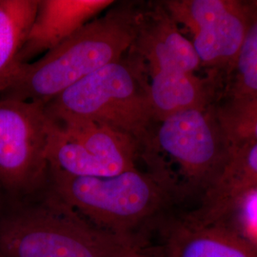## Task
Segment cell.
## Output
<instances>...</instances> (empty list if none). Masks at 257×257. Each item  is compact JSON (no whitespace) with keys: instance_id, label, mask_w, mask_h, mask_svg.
<instances>
[{"instance_id":"cell-6","label":"cell","mask_w":257,"mask_h":257,"mask_svg":"<svg viewBox=\"0 0 257 257\" xmlns=\"http://www.w3.org/2000/svg\"><path fill=\"white\" fill-rule=\"evenodd\" d=\"M49 128L44 105L0 99V183L10 196L25 199L48 183Z\"/></svg>"},{"instance_id":"cell-9","label":"cell","mask_w":257,"mask_h":257,"mask_svg":"<svg viewBox=\"0 0 257 257\" xmlns=\"http://www.w3.org/2000/svg\"><path fill=\"white\" fill-rule=\"evenodd\" d=\"M162 237L159 257H257V243L227 222L202 223L187 212L164 216L157 227Z\"/></svg>"},{"instance_id":"cell-13","label":"cell","mask_w":257,"mask_h":257,"mask_svg":"<svg viewBox=\"0 0 257 257\" xmlns=\"http://www.w3.org/2000/svg\"><path fill=\"white\" fill-rule=\"evenodd\" d=\"M37 6L38 0H0V76L16 61Z\"/></svg>"},{"instance_id":"cell-17","label":"cell","mask_w":257,"mask_h":257,"mask_svg":"<svg viewBox=\"0 0 257 257\" xmlns=\"http://www.w3.org/2000/svg\"><path fill=\"white\" fill-rule=\"evenodd\" d=\"M2 192V187H1V183H0V193Z\"/></svg>"},{"instance_id":"cell-8","label":"cell","mask_w":257,"mask_h":257,"mask_svg":"<svg viewBox=\"0 0 257 257\" xmlns=\"http://www.w3.org/2000/svg\"><path fill=\"white\" fill-rule=\"evenodd\" d=\"M162 4L176 25L191 34L200 64L233 65L253 13L248 4L236 0H170Z\"/></svg>"},{"instance_id":"cell-15","label":"cell","mask_w":257,"mask_h":257,"mask_svg":"<svg viewBox=\"0 0 257 257\" xmlns=\"http://www.w3.org/2000/svg\"><path fill=\"white\" fill-rule=\"evenodd\" d=\"M235 83L231 100L257 94V12H253L248 31L234 61Z\"/></svg>"},{"instance_id":"cell-10","label":"cell","mask_w":257,"mask_h":257,"mask_svg":"<svg viewBox=\"0 0 257 257\" xmlns=\"http://www.w3.org/2000/svg\"><path fill=\"white\" fill-rule=\"evenodd\" d=\"M131 49L147 75L195 74L201 66L192 42L181 34L163 4L139 12L138 35Z\"/></svg>"},{"instance_id":"cell-11","label":"cell","mask_w":257,"mask_h":257,"mask_svg":"<svg viewBox=\"0 0 257 257\" xmlns=\"http://www.w3.org/2000/svg\"><path fill=\"white\" fill-rule=\"evenodd\" d=\"M114 3L111 0H38L37 15L15 62L28 63L46 54Z\"/></svg>"},{"instance_id":"cell-16","label":"cell","mask_w":257,"mask_h":257,"mask_svg":"<svg viewBox=\"0 0 257 257\" xmlns=\"http://www.w3.org/2000/svg\"><path fill=\"white\" fill-rule=\"evenodd\" d=\"M138 257H159V256H153L152 254H149V253H147V251H146V249L139 255Z\"/></svg>"},{"instance_id":"cell-2","label":"cell","mask_w":257,"mask_h":257,"mask_svg":"<svg viewBox=\"0 0 257 257\" xmlns=\"http://www.w3.org/2000/svg\"><path fill=\"white\" fill-rule=\"evenodd\" d=\"M146 245L94 226L51 190L0 211V257H138Z\"/></svg>"},{"instance_id":"cell-7","label":"cell","mask_w":257,"mask_h":257,"mask_svg":"<svg viewBox=\"0 0 257 257\" xmlns=\"http://www.w3.org/2000/svg\"><path fill=\"white\" fill-rule=\"evenodd\" d=\"M138 156V142L130 136L92 121L50 118V170L73 176L107 177L137 168Z\"/></svg>"},{"instance_id":"cell-14","label":"cell","mask_w":257,"mask_h":257,"mask_svg":"<svg viewBox=\"0 0 257 257\" xmlns=\"http://www.w3.org/2000/svg\"><path fill=\"white\" fill-rule=\"evenodd\" d=\"M228 153L257 142V94L215 111Z\"/></svg>"},{"instance_id":"cell-5","label":"cell","mask_w":257,"mask_h":257,"mask_svg":"<svg viewBox=\"0 0 257 257\" xmlns=\"http://www.w3.org/2000/svg\"><path fill=\"white\" fill-rule=\"evenodd\" d=\"M51 119L92 121L135 138L138 145L156 119L145 67L130 49L45 105Z\"/></svg>"},{"instance_id":"cell-3","label":"cell","mask_w":257,"mask_h":257,"mask_svg":"<svg viewBox=\"0 0 257 257\" xmlns=\"http://www.w3.org/2000/svg\"><path fill=\"white\" fill-rule=\"evenodd\" d=\"M50 190L94 226L113 234L146 238L175 201L156 176L138 168L107 177H81L49 169Z\"/></svg>"},{"instance_id":"cell-4","label":"cell","mask_w":257,"mask_h":257,"mask_svg":"<svg viewBox=\"0 0 257 257\" xmlns=\"http://www.w3.org/2000/svg\"><path fill=\"white\" fill-rule=\"evenodd\" d=\"M139 143L149 173L175 199L202 193L219 175L228 156L215 111L208 106L174 113L156 121Z\"/></svg>"},{"instance_id":"cell-1","label":"cell","mask_w":257,"mask_h":257,"mask_svg":"<svg viewBox=\"0 0 257 257\" xmlns=\"http://www.w3.org/2000/svg\"><path fill=\"white\" fill-rule=\"evenodd\" d=\"M139 10L116 5L36 61L15 62L0 76V99L52 101L68 88L126 55L138 35Z\"/></svg>"},{"instance_id":"cell-12","label":"cell","mask_w":257,"mask_h":257,"mask_svg":"<svg viewBox=\"0 0 257 257\" xmlns=\"http://www.w3.org/2000/svg\"><path fill=\"white\" fill-rule=\"evenodd\" d=\"M257 192V142L230 151L215 180L202 193L199 207L189 211L202 223L227 222L250 193Z\"/></svg>"}]
</instances>
